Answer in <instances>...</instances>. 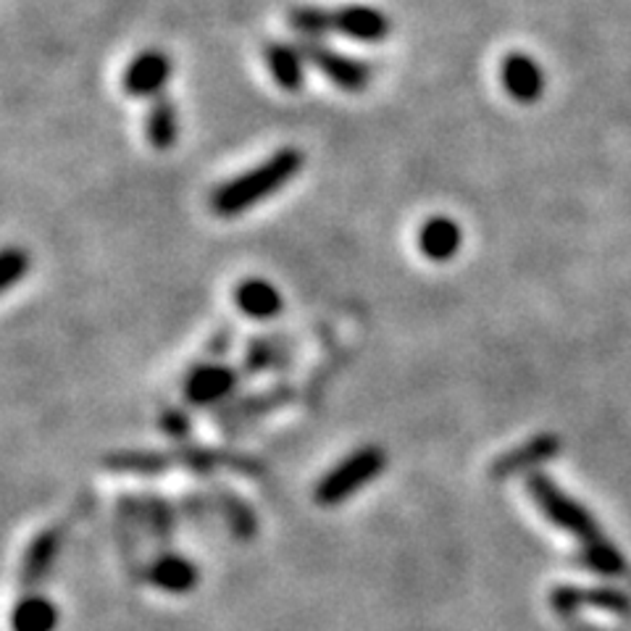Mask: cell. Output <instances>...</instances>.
Here are the masks:
<instances>
[{
  "label": "cell",
  "mask_w": 631,
  "mask_h": 631,
  "mask_svg": "<svg viewBox=\"0 0 631 631\" xmlns=\"http://www.w3.org/2000/svg\"><path fill=\"white\" fill-rule=\"evenodd\" d=\"M526 486H530L534 503L539 505V511L545 513L555 526L574 534V537L581 542V550H589V547H598L602 542H608L602 537L598 521L592 518V513L585 511L574 498H568L550 477H545V473H532V477L526 479Z\"/></svg>",
  "instance_id": "2"
},
{
  "label": "cell",
  "mask_w": 631,
  "mask_h": 631,
  "mask_svg": "<svg viewBox=\"0 0 631 631\" xmlns=\"http://www.w3.org/2000/svg\"><path fill=\"white\" fill-rule=\"evenodd\" d=\"M171 77V58L161 51H142L127 66L121 87L132 98H158Z\"/></svg>",
  "instance_id": "5"
},
{
  "label": "cell",
  "mask_w": 631,
  "mask_h": 631,
  "mask_svg": "<svg viewBox=\"0 0 631 631\" xmlns=\"http://www.w3.org/2000/svg\"><path fill=\"white\" fill-rule=\"evenodd\" d=\"M58 553V532H43L38 539L32 542L30 550L24 555V564H22V581L26 587L40 585L45 579L47 571H51L53 558Z\"/></svg>",
  "instance_id": "16"
},
{
  "label": "cell",
  "mask_w": 631,
  "mask_h": 631,
  "mask_svg": "<svg viewBox=\"0 0 631 631\" xmlns=\"http://www.w3.org/2000/svg\"><path fill=\"white\" fill-rule=\"evenodd\" d=\"M418 248L429 260H437V264L450 260L461 248V226L445 216L429 218L421 226V232H418Z\"/></svg>",
  "instance_id": "12"
},
{
  "label": "cell",
  "mask_w": 631,
  "mask_h": 631,
  "mask_svg": "<svg viewBox=\"0 0 631 631\" xmlns=\"http://www.w3.org/2000/svg\"><path fill=\"white\" fill-rule=\"evenodd\" d=\"M237 308L250 319L266 321L274 319L279 311H282V295H279L277 287H271L264 279H250V282H243L237 287Z\"/></svg>",
  "instance_id": "14"
},
{
  "label": "cell",
  "mask_w": 631,
  "mask_h": 631,
  "mask_svg": "<svg viewBox=\"0 0 631 631\" xmlns=\"http://www.w3.org/2000/svg\"><path fill=\"white\" fill-rule=\"evenodd\" d=\"M303 169V153L298 148H282L256 169L245 171V174L235 177V180L224 182L214 195H211V208L214 214L232 218L245 214V211L258 205L260 201L282 190L298 171Z\"/></svg>",
  "instance_id": "1"
},
{
  "label": "cell",
  "mask_w": 631,
  "mask_h": 631,
  "mask_svg": "<svg viewBox=\"0 0 631 631\" xmlns=\"http://www.w3.org/2000/svg\"><path fill=\"white\" fill-rule=\"evenodd\" d=\"M300 53H303L306 64L319 68L334 87L345 93H363L372 82V68L366 61L345 56V53L332 51V47L321 43V40H300Z\"/></svg>",
  "instance_id": "4"
},
{
  "label": "cell",
  "mask_w": 631,
  "mask_h": 631,
  "mask_svg": "<svg viewBox=\"0 0 631 631\" xmlns=\"http://www.w3.org/2000/svg\"><path fill=\"white\" fill-rule=\"evenodd\" d=\"M560 452V440L555 435H539L534 440L518 445L505 456H500L495 463H492V477L505 479L513 477V473H521L526 469H534V466L550 461Z\"/></svg>",
  "instance_id": "8"
},
{
  "label": "cell",
  "mask_w": 631,
  "mask_h": 631,
  "mask_svg": "<svg viewBox=\"0 0 631 631\" xmlns=\"http://www.w3.org/2000/svg\"><path fill=\"white\" fill-rule=\"evenodd\" d=\"M334 30L359 43H382L389 34V19L372 6H342L334 11Z\"/></svg>",
  "instance_id": "7"
},
{
  "label": "cell",
  "mask_w": 631,
  "mask_h": 631,
  "mask_svg": "<svg viewBox=\"0 0 631 631\" xmlns=\"http://www.w3.org/2000/svg\"><path fill=\"white\" fill-rule=\"evenodd\" d=\"M585 602L621 616H627L631 610L629 598L627 595H621L619 589H589L587 592V589L579 587H558L553 592V608L558 610L560 616L574 613V610H579Z\"/></svg>",
  "instance_id": "9"
},
{
  "label": "cell",
  "mask_w": 631,
  "mask_h": 631,
  "mask_svg": "<svg viewBox=\"0 0 631 631\" xmlns=\"http://www.w3.org/2000/svg\"><path fill=\"white\" fill-rule=\"evenodd\" d=\"M266 66H269L271 77L277 79V85L287 93H300L306 82V58L300 53L298 45L287 43H266L264 47Z\"/></svg>",
  "instance_id": "10"
},
{
  "label": "cell",
  "mask_w": 631,
  "mask_h": 631,
  "mask_svg": "<svg viewBox=\"0 0 631 631\" xmlns=\"http://www.w3.org/2000/svg\"><path fill=\"white\" fill-rule=\"evenodd\" d=\"M188 427H190V421L182 414H169L167 418H163V429L174 437H182L184 431H188Z\"/></svg>",
  "instance_id": "22"
},
{
  "label": "cell",
  "mask_w": 631,
  "mask_h": 631,
  "mask_svg": "<svg viewBox=\"0 0 631 631\" xmlns=\"http://www.w3.org/2000/svg\"><path fill=\"white\" fill-rule=\"evenodd\" d=\"M226 513H229L232 518V526H235V532L239 537H250V534H256V516L239 503L237 498H226Z\"/></svg>",
  "instance_id": "21"
},
{
  "label": "cell",
  "mask_w": 631,
  "mask_h": 631,
  "mask_svg": "<svg viewBox=\"0 0 631 631\" xmlns=\"http://www.w3.org/2000/svg\"><path fill=\"white\" fill-rule=\"evenodd\" d=\"M581 553H585V564L592 566L602 576H623V571H627V560H623V555L610 542H602V545L589 547V550Z\"/></svg>",
  "instance_id": "19"
},
{
  "label": "cell",
  "mask_w": 631,
  "mask_h": 631,
  "mask_svg": "<svg viewBox=\"0 0 631 631\" xmlns=\"http://www.w3.org/2000/svg\"><path fill=\"white\" fill-rule=\"evenodd\" d=\"M287 19H290L292 32L300 34V40H321L334 30V11L321 9V6H295Z\"/></svg>",
  "instance_id": "18"
},
{
  "label": "cell",
  "mask_w": 631,
  "mask_h": 631,
  "mask_svg": "<svg viewBox=\"0 0 631 631\" xmlns=\"http://www.w3.org/2000/svg\"><path fill=\"white\" fill-rule=\"evenodd\" d=\"M384 461H387V458H384L382 448L355 450L353 456H347L345 461L334 466V469L321 479L319 486H316V500L327 507L340 505L342 500H347L350 495L363 490L374 477H379L384 471Z\"/></svg>",
  "instance_id": "3"
},
{
  "label": "cell",
  "mask_w": 631,
  "mask_h": 631,
  "mask_svg": "<svg viewBox=\"0 0 631 631\" xmlns=\"http://www.w3.org/2000/svg\"><path fill=\"white\" fill-rule=\"evenodd\" d=\"M150 581H153L156 587H161L163 592L182 595L190 592V589L197 585V568L192 566L190 560L169 555V558H161L150 568Z\"/></svg>",
  "instance_id": "15"
},
{
  "label": "cell",
  "mask_w": 631,
  "mask_h": 631,
  "mask_svg": "<svg viewBox=\"0 0 631 631\" xmlns=\"http://www.w3.org/2000/svg\"><path fill=\"white\" fill-rule=\"evenodd\" d=\"M146 135L156 150H171L177 137H180V119H177V106L169 95H158L150 103L146 116Z\"/></svg>",
  "instance_id": "13"
},
{
  "label": "cell",
  "mask_w": 631,
  "mask_h": 631,
  "mask_svg": "<svg viewBox=\"0 0 631 631\" xmlns=\"http://www.w3.org/2000/svg\"><path fill=\"white\" fill-rule=\"evenodd\" d=\"M26 269H30V256L26 250L9 248L3 253V260H0V290L9 292L19 279H24Z\"/></svg>",
  "instance_id": "20"
},
{
  "label": "cell",
  "mask_w": 631,
  "mask_h": 631,
  "mask_svg": "<svg viewBox=\"0 0 631 631\" xmlns=\"http://www.w3.org/2000/svg\"><path fill=\"white\" fill-rule=\"evenodd\" d=\"M500 79L505 93L518 103H534L545 93V74L537 61L526 53H507L500 64Z\"/></svg>",
  "instance_id": "6"
},
{
  "label": "cell",
  "mask_w": 631,
  "mask_h": 631,
  "mask_svg": "<svg viewBox=\"0 0 631 631\" xmlns=\"http://www.w3.org/2000/svg\"><path fill=\"white\" fill-rule=\"evenodd\" d=\"M56 623V608L45 598H26L13 610V631H53Z\"/></svg>",
  "instance_id": "17"
},
{
  "label": "cell",
  "mask_w": 631,
  "mask_h": 631,
  "mask_svg": "<svg viewBox=\"0 0 631 631\" xmlns=\"http://www.w3.org/2000/svg\"><path fill=\"white\" fill-rule=\"evenodd\" d=\"M237 376L235 372L224 366H201L190 374L188 384H184V395L195 406H208V403L224 400L226 395L235 389Z\"/></svg>",
  "instance_id": "11"
}]
</instances>
